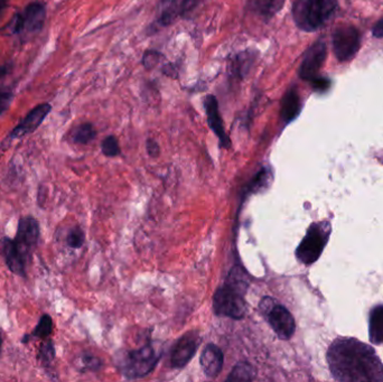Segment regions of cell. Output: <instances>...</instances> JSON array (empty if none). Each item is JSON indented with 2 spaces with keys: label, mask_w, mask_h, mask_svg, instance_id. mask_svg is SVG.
Instances as JSON below:
<instances>
[{
  "label": "cell",
  "mask_w": 383,
  "mask_h": 382,
  "mask_svg": "<svg viewBox=\"0 0 383 382\" xmlns=\"http://www.w3.org/2000/svg\"><path fill=\"white\" fill-rule=\"evenodd\" d=\"M200 338L198 331L186 333L175 344L171 352V365L174 367H185L200 347Z\"/></svg>",
  "instance_id": "30bf717a"
},
{
  "label": "cell",
  "mask_w": 383,
  "mask_h": 382,
  "mask_svg": "<svg viewBox=\"0 0 383 382\" xmlns=\"http://www.w3.org/2000/svg\"><path fill=\"white\" fill-rule=\"evenodd\" d=\"M368 336L373 344H383V305L372 309L368 320Z\"/></svg>",
  "instance_id": "ac0fdd59"
},
{
  "label": "cell",
  "mask_w": 383,
  "mask_h": 382,
  "mask_svg": "<svg viewBox=\"0 0 383 382\" xmlns=\"http://www.w3.org/2000/svg\"><path fill=\"white\" fill-rule=\"evenodd\" d=\"M50 110H52V107L48 103H41L39 106L35 107L34 109L30 110L27 113L26 117L21 120V124L12 130L10 135H9V138H21L24 136L34 133L41 126L45 118L48 117Z\"/></svg>",
  "instance_id": "7c38bea8"
},
{
  "label": "cell",
  "mask_w": 383,
  "mask_h": 382,
  "mask_svg": "<svg viewBox=\"0 0 383 382\" xmlns=\"http://www.w3.org/2000/svg\"><path fill=\"white\" fill-rule=\"evenodd\" d=\"M330 235V224L319 222L310 226L296 250V257L303 265H312L321 257Z\"/></svg>",
  "instance_id": "277c9868"
},
{
  "label": "cell",
  "mask_w": 383,
  "mask_h": 382,
  "mask_svg": "<svg viewBox=\"0 0 383 382\" xmlns=\"http://www.w3.org/2000/svg\"><path fill=\"white\" fill-rule=\"evenodd\" d=\"M53 332V320L50 315L44 314L39 320V324L36 325L32 336L34 338H46Z\"/></svg>",
  "instance_id": "7402d4cb"
},
{
  "label": "cell",
  "mask_w": 383,
  "mask_h": 382,
  "mask_svg": "<svg viewBox=\"0 0 383 382\" xmlns=\"http://www.w3.org/2000/svg\"><path fill=\"white\" fill-rule=\"evenodd\" d=\"M251 62H252V56L247 55V54H240L238 57H236V61L232 63L233 74H236V77L238 75L243 77L250 68Z\"/></svg>",
  "instance_id": "603a6c76"
},
{
  "label": "cell",
  "mask_w": 383,
  "mask_h": 382,
  "mask_svg": "<svg viewBox=\"0 0 383 382\" xmlns=\"http://www.w3.org/2000/svg\"><path fill=\"white\" fill-rule=\"evenodd\" d=\"M162 353V347L158 342H153L138 350L126 353L119 362L121 374L129 379L147 376L156 367Z\"/></svg>",
  "instance_id": "3957f363"
},
{
  "label": "cell",
  "mask_w": 383,
  "mask_h": 382,
  "mask_svg": "<svg viewBox=\"0 0 383 382\" xmlns=\"http://www.w3.org/2000/svg\"><path fill=\"white\" fill-rule=\"evenodd\" d=\"M334 379L342 382L383 381V365L375 351L357 338H337L328 351Z\"/></svg>",
  "instance_id": "6da1fadb"
},
{
  "label": "cell",
  "mask_w": 383,
  "mask_h": 382,
  "mask_svg": "<svg viewBox=\"0 0 383 382\" xmlns=\"http://www.w3.org/2000/svg\"><path fill=\"white\" fill-rule=\"evenodd\" d=\"M213 306L216 314L229 316L234 320L243 318L247 311L245 294L229 284L220 287L216 291L213 300Z\"/></svg>",
  "instance_id": "5b68a950"
},
{
  "label": "cell",
  "mask_w": 383,
  "mask_h": 382,
  "mask_svg": "<svg viewBox=\"0 0 383 382\" xmlns=\"http://www.w3.org/2000/svg\"><path fill=\"white\" fill-rule=\"evenodd\" d=\"M12 97L14 96L10 91H0V116L8 109L12 103Z\"/></svg>",
  "instance_id": "f1b7e54d"
},
{
  "label": "cell",
  "mask_w": 383,
  "mask_h": 382,
  "mask_svg": "<svg viewBox=\"0 0 383 382\" xmlns=\"http://www.w3.org/2000/svg\"><path fill=\"white\" fill-rule=\"evenodd\" d=\"M160 59H162V54L157 53L155 51H148L144 53L142 62H144V68L151 70L158 64Z\"/></svg>",
  "instance_id": "4316f807"
},
{
  "label": "cell",
  "mask_w": 383,
  "mask_h": 382,
  "mask_svg": "<svg viewBox=\"0 0 383 382\" xmlns=\"http://www.w3.org/2000/svg\"><path fill=\"white\" fill-rule=\"evenodd\" d=\"M254 367L247 363H239L234 367L230 376H227V380L229 381H251L254 379Z\"/></svg>",
  "instance_id": "ffe728a7"
},
{
  "label": "cell",
  "mask_w": 383,
  "mask_h": 382,
  "mask_svg": "<svg viewBox=\"0 0 383 382\" xmlns=\"http://www.w3.org/2000/svg\"><path fill=\"white\" fill-rule=\"evenodd\" d=\"M359 48V34L352 26L339 27L333 35V51L341 62L351 60Z\"/></svg>",
  "instance_id": "52a82bcc"
},
{
  "label": "cell",
  "mask_w": 383,
  "mask_h": 382,
  "mask_svg": "<svg viewBox=\"0 0 383 382\" xmlns=\"http://www.w3.org/2000/svg\"><path fill=\"white\" fill-rule=\"evenodd\" d=\"M310 82H312V87H314L316 91L319 92L326 91L330 86V80L324 79V78H315Z\"/></svg>",
  "instance_id": "f546056e"
},
{
  "label": "cell",
  "mask_w": 383,
  "mask_h": 382,
  "mask_svg": "<svg viewBox=\"0 0 383 382\" xmlns=\"http://www.w3.org/2000/svg\"><path fill=\"white\" fill-rule=\"evenodd\" d=\"M326 54L328 50L324 42H316L315 44H312L303 56L299 68V77L306 81H312L317 78V73L326 60Z\"/></svg>",
  "instance_id": "9c48e42d"
},
{
  "label": "cell",
  "mask_w": 383,
  "mask_h": 382,
  "mask_svg": "<svg viewBox=\"0 0 383 382\" xmlns=\"http://www.w3.org/2000/svg\"><path fill=\"white\" fill-rule=\"evenodd\" d=\"M66 242H68V246L71 248H74V249L82 247L83 244H84V233H83L80 226L73 228V229L68 233Z\"/></svg>",
  "instance_id": "484cf974"
},
{
  "label": "cell",
  "mask_w": 383,
  "mask_h": 382,
  "mask_svg": "<svg viewBox=\"0 0 383 382\" xmlns=\"http://www.w3.org/2000/svg\"><path fill=\"white\" fill-rule=\"evenodd\" d=\"M200 367L209 378H216L223 367V353L214 344H209L200 356Z\"/></svg>",
  "instance_id": "2e32d148"
},
{
  "label": "cell",
  "mask_w": 383,
  "mask_h": 382,
  "mask_svg": "<svg viewBox=\"0 0 383 382\" xmlns=\"http://www.w3.org/2000/svg\"><path fill=\"white\" fill-rule=\"evenodd\" d=\"M301 112V99L296 89H290L283 96L281 101V119L286 124L296 119Z\"/></svg>",
  "instance_id": "e0dca14e"
},
{
  "label": "cell",
  "mask_w": 383,
  "mask_h": 382,
  "mask_svg": "<svg viewBox=\"0 0 383 382\" xmlns=\"http://www.w3.org/2000/svg\"><path fill=\"white\" fill-rule=\"evenodd\" d=\"M82 365L84 367V370H97L100 367L101 363L95 356L86 354L82 356Z\"/></svg>",
  "instance_id": "83f0119b"
},
{
  "label": "cell",
  "mask_w": 383,
  "mask_h": 382,
  "mask_svg": "<svg viewBox=\"0 0 383 382\" xmlns=\"http://www.w3.org/2000/svg\"><path fill=\"white\" fill-rule=\"evenodd\" d=\"M55 358V349L53 342L50 340L44 342L39 347V359L41 360L43 365H50Z\"/></svg>",
  "instance_id": "cb8c5ba5"
},
{
  "label": "cell",
  "mask_w": 383,
  "mask_h": 382,
  "mask_svg": "<svg viewBox=\"0 0 383 382\" xmlns=\"http://www.w3.org/2000/svg\"><path fill=\"white\" fill-rule=\"evenodd\" d=\"M267 318L274 333L280 338L288 340L295 333V320L285 306L274 304L267 314Z\"/></svg>",
  "instance_id": "8fae6325"
},
{
  "label": "cell",
  "mask_w": 383,
  "mask_h": 382,
  "mask_svg": "<svg viewBox=\"0 0 383 382\" xmlns=\"http://www.w3.org/2000/svg\"><path fill=\"white\" fill-rule=\"evenodd\" d=\"M336 7V0H296L292 6V17L298 28L314 32L330 19Z\"/></svg>",
  "instance_id": "7a4b0ae2"
},
{
  "label": "cell",
  "mask_w": 383,
  "mask_h": 382,
  "mask_svg": "<svg viewBox=\"0 0 383 382\" xmlns=\"http://www.w3.org/2000/svg\"><path fill=\"white\" fill-rule=\"evenodd\" d=\"M286 0H254V9L265 19H270L279 12Z\"/></svg>",
  "instance_id": "d6986e66"
},
{
  "label": "cell",
  "mask_w": 383,
  "mask_h": 382,
  "mask_svg": "<svg viewBox=\"0 0 383 382\" xmlns=\"http://www.w3.org/2000/svg\"><path fill=\"white\" fill-rule=\"evenodd\" d=\"M1 349H3V338H1V334H0V356H1Z\"/></svg>",
  "instance_id": "836d02e7"
},
{
  "label": "cell",
  "mask_w": 383,
  "mask_h": 382,
  "mask_svg": "<svg viewBox=\"0 0 383 382\" xmlns=\"http://www.w3.org/2000/svg\"><path fill=\"white\" fill-rule=\"evenodd\" d=\"M373 36H375L377 39H383V18L381 21H377L375 26L373 27Z\"/></svg>",
  "instance_id": "1f68e13d"
},
{
  "label": "cell",
  "mask_w": 383,
  "mask_h": 382,
  "mask_svg": "<svg viewBox=\"0 0 383 382\" xmlns=\"http://www.w3.org/2000/svg\"><path fill=\"white\" fill-rule=\"evenodd\" d=\"M45 5L41 1H34L25 8L23 14H16L12 21L9 23L7 30L18 34L21 32L36 33L43 28L44 25Z\"/></svg>",
  "instance_id": "8992f818"
},
{
  "label": "cell",
  "mask_w": 383,
  "mask_h": 382,
  "mask_svg": "<svg viewBox=\"0 0 383 382\" xmlns=\"http://www.w3.org/2000/svg\"><path fill=\"white\" fill-rule=\"evenodd\" d=\"M39 221L32 217H25L18 222L17 233L14 240L21 255L28 260L39 240Z\"/></svg>",
  "instance_id": "ba28073f"
},
{
  "label": "cell",
  "mask_w": 383,
  "mask_h": 382,
  "mask_svg": "<svg viewBox=\"0 0 383 382\" xmlns=\"http://www.w3.org/2000/svg\"><path fill=\"white\" fill-rule=\"evenodd\" d=\"M0 255L5 259L9 271L18 276H26L27 259L21 255L14 239L3 237L0 240Z\"/></svg>",
  "instance_id": "4fadbf2b"
},
{
  "label": "cell",
  "mask_w": 383,
  "mask_h": 382,
  "mask_svg": "<svg viewBox=\"0 0 383 382\" xmlns=\"http://www.w3.org/2000/svg\"><path fill=\"white\" fill-rule=\"evenodd\" d=\"M6 68H0V74L6 73Z\"/></svg>",
  "instance_id": "e575fe53"
},
{
  "label": "cell",
  "mask_w": 383,
  "mask_h": 382,
  "mask_svg": "<svg viewBox=\"0 0 383 382\" xmlns=\"http://www.w3.org/2000/svg\"><path fill=\"white\" fill-rule=\"evenodd\" d=\"M7 7H8V0H0V17L3 16Z\"/></svg>",
  "instance_id": "d6a6232c"
},
{
  "label": "cell",
  "mask_w": 383,
  "mask_h": 382,
  "mask_svg": "<svg viewBox=\"0 0 383 382\" xmlns=\"http://www.w3.org/2000/svg\"><path fill=\"white\" fill-rule=\"evenodd\" d=\"M101 148H102V152H104L106 156H117V155H119V153H120L119 143L115 136L106 137V138L102 141V146H101Z\"/></svg>",
  "instance_id": "d4e9b609"
},
{
  "label": "cell",
  "mask_w": 383,
  "mask_h": 382,
  "mask_svg": "<svg viewBox=\"0 0 383 382\" xmlns=\"http://www.w3.org/2000/svg\"><path fill=\"white\" fill-rule=\"evenodd\" d=\"M95 127L91 124H82L74 130L73 140L77 144L86 145L95 138Z\"/></svg>",
  "instance_id": "44dd1931"
},
{
  "label": "cell",
  "mask_w": 383,
  "mask_h": 382,
  "mask_svg": "<svg viewBox=\"0 0 383 382\" xmlns=\"http://www.w3.org/2000/svg\"><path fill=\"white\" fill-rule=\"evenodd\" d=\"M204 106H205L209 128L218 136L223 147H230V139L224 131L223 121H222L220 111H218V103L216 98L214 96H207V99L204 101Z\"/></svg>",
  "instance_id": "9a60e30c"
},
{
  "label": "cell",
  "mask_w": 383,
  "mask_h": 382,
  "mask_svg": "<svg viewBox=\"0 0 383 382\" xmlns=\"http://www.w3.org/2000/svg\"><path fill=\"white\" fill-rule=\"evenodd\" d=\"M147 150L148 154H149L151 156L156 157L158 156V154H160V146H158L156 141L153 140V139H148Z\"/></svg>",
  "instance_id": "4dcf8cb0"
},
{
  "label": "cell",
  "mask_w": 383,
  "mask_h": 382,
  "mask_svg": "<svg viewBox=\"0 0 383 382\" xmlns=\"http://www.w3.org/2000/svg\"><path fill=\"white\" fill-rule=\"evenodd\" d=\"M200 0H162L158 21L162 26L174 23L177 18L194 8Z\"/></svg>",
  "instance_id": "5bb4252c"
}]
</instances>
